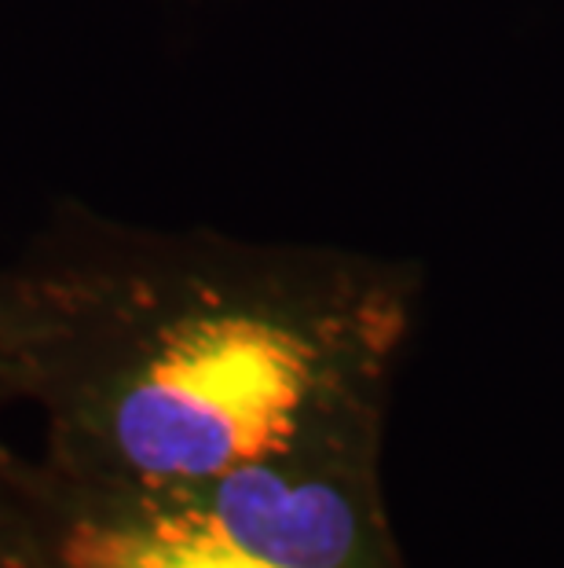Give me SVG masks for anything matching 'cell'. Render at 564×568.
<instances>
[{"instance_id":"3","label":"cell","mask_w":564,"mask_h":568,"mask_svg":"<svg viewBox=\"0 0 564 568\" xmlns=\"http://www.w3.org/2000/svg\"><path fill=\"white\" fill-rule=\"evenodd\" d=\"M11 407V396H8V385H4V374H0V410Z\"/></svg>"},{"instance_id":"2","label":"cell","mask_w":564,"mask_h":568,"mask_svg":"<svg viewBox=\"0 0 564 568\" xmlns=\"http://www.w3.org/2000/svg\"><path fill=\"white\" fill-rule=\"evenodd\" d=\"M378 447L117 485L0 440V550L19 568H396Z\"/></svg>"},{"instance_id":"4","label":"cell","mask_w":564,"mask_h":568,"mask_svg":"<svg viewBox=\"0 0 564 568\" xmlns=\"http://www.w3.org/2000/svg\"><path fill=\"white\" fill-rule=\"evenodd\" d=\"M0 568H19V565H16V558H8V554L0 550Z\"/></svg>"},{"instance_id":"1","label":"cell","mask_w":564,"mask_h":568,"mask_svg":"<svg viewBox=\"0 0 564 568\" xmlns=\"http://www.w3.org/2000/svg\"><path fill=\"white\" fill-rule=\"evenodd\" d=\"M411 264L59 202L0 264V374L41 455L184 485L381 440Z\"/></svg>"}]
</instances>
